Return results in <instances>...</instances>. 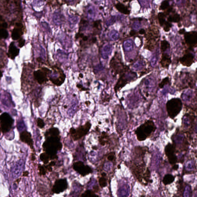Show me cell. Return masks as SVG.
<instances>
[{"label": "cell", "mask_w": 197, "mask_h": 197, "mask_svg": "<svg viewBox=\"0 0 197 197\" xmlns=\"http://www.w3.org/2000/svg\"><path fill=\"white\" fill-rule=\"evenodd\" d=\"M131 169L133 175L141 183L147 185L150 182L151 173L144 160L141 162V164L134 162Z\"/></svg>", "instance_id": "cell-1"}, {"label": "cell", "mask_w": 197, "mask_h": 197, "mask_svg": "<svg viewBox=\"0 0 197 197\" xmlns=\"http://www.w3.org/2000/svg\"><path fill=\"white\" fill-rule=\"evenodd\" d=\"M156 128L153 121L148 120L136 129L135 134L138 141H143L149 138L155 132Z\"/></svg>", "instance_id": "cell-2"}, {"label": "cell", "mask_w": 197, "mask_h": 197, "mask_svg": "<svg viewBox=\"0 0 197 197\" xmlns=\"http://www.w3.org/2000/svg\"><path fill=\"white\" fill-rule=\"evenodd\" d=\"M43 146L45 151L51 155L54 159L57 158V152L61 150L62 144L60 142L59 136H49Z\"/></svg>", "instance_id": "cell-3"}, {"label": "cell", "mask_w": 197, "mask_h": 197, "mask_svg": "<svg viewBox=\"0 0 197 197\" xmlns=\"http://www.w3.org/2000/svg\"><path fill=\"white\" fill-rule=\"evenodd\" d=\"M110 67L112 70V72L114 75L117 74L121 75L130 70L128 66H125L121 60L119 54L117 52L110 61Z\"/></svg>", "instance_id": "cell-4"}, {"label": "cell", "mask_w": 197, "mask_h": 197, "mask_svg": "<svg viewBox=\"0 0 197 197\" xmlns=\"http://www.w3.org/2000/svg\"><path fill=\"white\" fill-rule=\"evenodd\" d=\"M129 71L120 75V77L114 87V91L116 93L119 91L126 84L137 79L136 74L134 72Z\"/></svg>", "instance_id": "cell-5"}, {"label": "cell", "mask_w": 197, "mask_h": 197, "mask_svg": "<svg viewBox=\"0 0 197 197\" xmlns=\"http://www.w3.org/2000/svg\"><path fill=\"white\" fill-rule=\"evenodd\" d=\"M91 127V124L90 122L88 121L84 125L80 126L76 129L72 127L69 131V133L74 141H78L86 135L90 131Z\"/></svg>", "instance_id": "cell-6"}, {"label": "cell", "mask_w": 197, "mask_h": 197, "mask_svg": "<svg viewBox=\"0 0 197 197\" xmlns=\"http://www.w3.org/2000/svg\"><path fill=\"white\" fill-rule=\"evenodd\" d=\"M182 103L180 99L174 98L167 103L166 109L169 116L174 118L176 116L181 110Z\"/></svg>", "instance_id": "cell-7"}, {"label": "cell", "mask_w": 197, "mask_h": 197, "mask_svg": "<svg viewBox=\"0 0 197 197\" xmlns=\"http://www.w3.org/2000/svg\"><path fill=\"white\" fill-rule=\"evenodd\" d=\"M1 129L2 132L4 134L10 131L14 123V119L7 113H4L0 117Z\"/></svg>", "instance_id": "cell-8"}, {"label": "cell", "mask_w": 197, "mask_h": 197, "mask_svg": "<svg viewBox=\"0 0 197 197\" xmlns=\"http://www.w3.org/2000/svg\"><path fill=\"white\" fill-rule=\"evenodd\" d=\"M73 168L82 176H85L92 173V169L90 167L84 165L81 161L75 162L73 164Z\"/></svg>", "instance_id": "cell-9"}, {"label": "cell", "mask_w": 197, "mask_h": 197, "mask_svg": "<svg viewBox=\"0 0 197 197\" xmlns=\"http://www.w3.org/2000/svg\"><path fill=\"white\" fill-rule=\"evenodd\" d=\"M50 71L46 68H42L40 70L35 71L33 73L34 78L40 84L45 83L47 81V75Z\"/></svg>", "instance_id": "cell-10"}, {"label": "cell", "mask_w": 197, "mask_h": 197, "mask_svg": "<svg viewBox=\"0 0 197 197\" xmlns=\"http://www.w3.org/2000/svg\"><path fill=\"white\" fill-rule=\"evenodd\" d=\"M176 146L174 144L169 143L165 147V152L170 164H174L176 162L177 158L175 155Z\"/></svg>", "instance_id": "cell-11"}, {"label": "cell", "mask_w": 197, "mask_h": 197, "mask_svg": "<svg viewBox=\"0 0 197 197\" xmlns=\"http://www.w3.org/2000/svg\"><path fill=\"white\" fill-rule=\"evenodd\" d=\"M67 187L68 183L66 179H59L55 181L52 191L54 193L58 194L64 192Z\"/></svg>", "instance_id": "cell-12"}, {"label": "cell", "mask_w": 197, "mask_h": 197, "mask_svg": "<svg viewBox=\"0 0 197 197\" xmlns=\"http://www.w3.org/2000/svg\"><path fill=\"white\" fill-rule=\"evenodd\" d=\"M185 40L187 44L191 48L197 46V32L191 31L186 32L184 36Z\"/></svg>", "instance_id": "cell-13"}, {"label": "cell", "mask_w": 197, "mask_h": 197, "mask_svg": "<svg viewBox=\"0 0 197 197\" xmlns=\"http://www.w3.org/2000/svg\"><path fill=\"white\" fill-rule=\"evenodd\" d=\"M20 139L22 142L28 145L31 148V149H34L33 141L31 134L30 132L26 131H22L20 134Z\"/></svg>", "instance_id": "cell-14"}, {"label": "cell", "mask_w": 197, "mask_h": 197, "mask_svg": "<svg viewBox=\"0 0 197 197\" xmlns=\"http://www.w3.org/2000/svg\"><path fill=\"white\" fill-rule=\"evenodd\" d=\"M23 26L20 23H16L15 27L12 31V38L14 40H17L21 37L23 33Z\"/></svg>", "instance_id": "cell-15"}, {"label": "cell", "mask_w": 197, "mask_h": 197, "mask_svg": "<svg viewBox=\"0 0 197 197\" xmlns=\"http://www.w3.org/2000/svg\"><path fill=\"white\" fill-rule=\"evenodd\" d=\"M180 61L183 66L190 67L194 62V57L191 54L187 53L180 58Z\"/></svg>", "instance_id": "cell-16"}, {"label": "cell", "mask_w": 197, "mask_h": 197, "mask_svg": "<svg viewBox=\"0 0 197 197\" xmlns=\"http://www.w3.org/2000/svg\"><path fill=\"white\" fill-rule=\"evenodd\" d=\"M19 53V49L15 45L14 43V42L11 43L7 53L8 57L12 59H14L18 55Z\"/></svg>", "instance_id": "cell-17"}, {"label": "cell", "mask_w": 197, "mask_h": 197, "mask_svg": "<svg viewBox=\"0 0 197 197\" xmlns=\"http://www.w3.org/2000/svg\"><path fill=\"white\" fill-rule=\"evenodd\" d=\"M113 50V47L111 45H107L104 46L101 50V56L102 58L104 59H108L110 55L111 54Z\"/></svg>", "instance_id": "cell-18"}, {"label": "cell", "mask_w": 197, "mask_h": 197, "mask_svg": "<svg viewBox=\"0 0 197 197\" xmlns=\"http://www.w3.org/2000/svg\"><path fill=\"white\" fill-rule=\"evenodd\" d=\"M109 140V135L106 132H102L101 135L99 138V142L102 146H104L108 144Z\"/></svg>", "instance_id": "cell-19"}, {"label": "cell", "mask_w": 197, "mask_h": 197, "mask_svg": "<svg viewBox=\"0 0 197 197\" xmlns=\"http://www.w3.org/2000/svg\"><path fill=\"white\" fill-rule=\"evenodd\" d=\"M171 63L170 57L167 54H162L160 64L163 68L168 67Z\"/></svg>", "instance_id": "cell-20"}, {"label": "cell", "mask_w": 197, "mask_h": 197, "mask_svg": "<svg viewBox=\"0 0 197 197\" xmlns=\"http://www.w3.org/2000/svg\"><path fill=\"white\" fill-rule=\"evenodd\" d=\"M38 169L40 176H44L46 174L47 171L51 172L53 169L52 166L50 164L46 166L39 164Z\"/></svg>", "instance_id": "cell-21"}, {"label": "cell", "mask_w": 197, "mask_h": 197, "mask_svg": "<svg viewBox=\"0 0 197 197\" xmlns=\"http://www.w3.org/2000/svg\"><path fill=\"white\" fill-rule=\"evenodd\" d=\"M116 8L119 11L125 14H129L130 11H129L127 7L121 3H118L115 5Z\"/></svg>", "instance_id": "cell-22"}, {"label": "cell", "mask_w": 197, "mask_h": 197, "mask_svg": "<svg viewBox=\"0 0 197 197\" xmlns=\"http://www.w3.org/2000/svg\"><path fill=\"white\" fill-rule=\"evenodd\" d=\"M40 159L45 164H47L50 160L53 159L52 156L46 152L42 153L40 156Z\"/></svg>", "instance_id": "cell-23"}, {"label": "cell", "mask_w": 197, "mask_h": 197, "mask_svg": "<svg viewBox=\"0 0 197 197\" xmlns=\"http://www.w3.org/2000/svg\"><path fill=\"white\" fill-rule=\"evenodd\" d=\"M123 49L126 52H130L133 49V44L132 40H128L124 41L123 44Z\"/></svg>", "instance_id": "cell-24"}, {"label": "cell", "mask_w": 197, "mask_h": 197, "mask_svg": "<svg viewBox=\"0 0 197 197\" xmlns=\"http://www.w3.org/2000/svg\"><path fill=\"white\" fill-rule=\"evenodd\" d=\"M174 179L175 178L173 175L167 174L164 176L162 182L164 185H169L173 182Z\"/></svg>", "instance_id": "cell-25"}, {"label": "cell", "mask_w": 197, "mask_h": 197, "mask_svg": "<svg viewBox=\"0 0 197 197\" xmlns=\"http://www.w3.org/2000/svg\"><path fill=\"white\" fill-rule=\"evenodd\" d=\"M102 176L99 179V184L101 188H103L107 186V179L106 178V174L104 173L101 174Z\"/></svg>", "instance_id": "cell-26"}, {"label": "cell", "mask_w": 197, "mask_h": 197, "mask_svg": "<svg viewBox=\"0 0 197 197\" xmlns=\"http://www.w3.org/2000/svg\"><path fill=\"white\" fill-rule=\"evenodd\" d=\"M59 130L57 128H51L46 132L47 137L49 136H59Z\"/></svg>", "instance_id": "cell-27"}, {"label": "cell", "mask_w": 197, "mask_h": 197, "mask_svg": "<svg viewBox=\"0 0 197 197\" xmlns=\"http://www.w3.org/2000/svg\"><path fill=\"white\" fill-rule=\"evenodd\" d=\"M64 19L61 14L55 13L54 15L53 21L56 24H60L63 21Z\"/></svg>", "instance_id": "cell-28"}, {"label": "cell", "mask_w": 197, "mask_h": 197, "mask_svg": "<svg viewBox=\"0 0 197 197\" xmlns=\"http://www.w3.org/2000/svg\"><path fill=\"white\" fill-rule=\"evenodd\" d=\"M144 67V63L142 61H137L133 65V67L135 70H142Z\"/></svg>", "instance_id": "cell-29"}, {"label": "cell", "mask_w": 197, "mask_h": 197, "mask_svg": "<svg viewBox=\"0 0 197 197\" xmlns=\"http://www.w3.org/2000/svg\"><path fill=\"white\" fill-rule=\"evenodd\" d=\"M180 20V15L178 14H175L168 17L167 21L169 22H178Z\"/></svg>", "instance_id": "cell-30"}, {"label": "cell", "mask_w": 197, "mask_h": 197, "mask_svg": "<svg viewBox=\"0 0 197 197\" xmlns=\"http://www.w3.org/2000/svg\"><path fill=\"white\" fill-rule=\"evenodd\" d=\"M81 196L83 197H98V195L95 194V192L93 190H88L86 191L84 193H83Z\"/></svg>", "instance_id": "cell-31"}, {"label": "cell", "mask_w": 197, "mask_h": 197, "mask_svg": "<svg viewBox=\"0 0 197 197\" xmlns=\"http://www.w3.org/2000/svg\"><path fill=\"white\" fill-rule=\"evenodd\" d=\"M170 44L167 41L163 40L161 42V52H164L170 47Z\"/></svg>", "instance_id": "cell-32"}, {"label": "cell", "mask_w": 197, "mask_h": 197, "mask_svg": "<svg viewBox=\"0 0 197 197\" xmlns=\"http://www.w3.org/2000/svg\"><path fill=\"white\" fill-rule=\"evenodd\" d=\"M159 21V24L161 26H162L164 25L165 22V18L166 15L164 13L160 12L159 13L158 15Z\"/></svg>", "instance_id": "cell-33"}, {"label": "cell", "mask_w": 197, "mask_h": 197, "mask_svg": "<svg viewBox=\"0 0 197 197\" xmlns=\"http://www.w3.org/2000/svg\"><path fill=\"white\" fill-rule=\"evenodd\" d=\"M0 35H1V38L2 39H6L8 37V32L5 29L1 28V30H0Z\"/></svg>", "instance_id": "cell-34"}, {"label": "cell", "mask_w": 197, "mask_h": 197, "mask_svg": "<svg viewBox=\"0 0 197 197\" xmlns=\"http://www.w3.org/2000/svg\"><path fill=\"white\" fill-rule=\"evenodd\" d=\"M37 126L40 129H42L45 126L44 121L42 119L40 118H37Z\"/></svg>", "instance_id": "cell-35"}, {"label": "cell", "mask_w": 197, "mask_h": 197, "mask_svg": "<svg viewBox=\"0 0 197 197\" xmlns=\"http://www.w3.org/2000/svg\"><path fill=\"white\" fill-rule=\"evenodd\" d=\"M169 7V4L167 1H164L162 2L160 6L159 9L160 10H166L167 8H168Z\"/></svg>", "instance_id": "cell-36"}, {"label": "cell", "mask_w": 197, "mask_h": 197, "mask_svg": "<svg viewBox=\"0 0 197 197\" xmlns=\"http://www.w3.org/2000/svg\"><path fill=\"white\" fill-rule=\"evenodd\" d=\"M164 26V30L165 32L169 31L170 30V28L172 27V25L169 22L165 21Z\"/></svg>", "instance_id": "cell-37"}, {"label": "cell", "mask_w": 197, "mask_h": 197, "mask_svg": "<svg viewBox=\"0 0 197 197\" xmlns=\"http://www.w3.org/2000/svg\"><path fill=\"white\" fill-rule=\"evenodd\" d=\"M169 82V79L168 78H164L162 81L159 84V86L160 88L162 89L163 88L165 85L168 84Z\"/></svg>", "instance_id": "cell-38"}, {"label": "cell", "mask_w": 197, "mask_h": 197, "mask_svg": "<svg viewBox=\"0 0 197 197\" xmlns=\"http://www.w3.org/2000/svg\"><path fill=\"white\" fill-rule=\"evenodd\" d=\"M107 159L110 161H114L115 159V152H111L109 154L107 157Z\"/></svg>", "instance_id": "cell-39"}, {"label": "cell", "mask_w": 197, "mask_h": 197, "mask_svg": "<svg viewBox=\"0 0 197 197\" xmlns=\"http://www.w3.org/2000/svg\"><path fill=\"white\" fill-rule=\"evenodd\" d=\"M100 22H101V21H100V20L95 22H94V27L98 29V30H100L101 29V25Z\"/></svg>", "instance_id": "cell-40"}, {"label": "cell", "mask_w": 197, "mask_h": 197, "mask_svg": "<svg viewBox=\"0 0 197 197\" xmlns=\"http://www.w3.org/2000/svg\"><path fill=\"white\" fill-rule=\"evenodd\" d=\"M25 43V40L24 39L22 38L20 39L19 41V47H22L24 45Z\"/></svg>", "instance_id": "cell-41"}, {"label": "cell", "mask_w": 197, "mask_h": 197, "mask_svg": "<svg viewBox=\"0 0 197 197\" xmlns=\"http://www.w3.org/2000/svg\"><path fill=\"white\" fill-rule=\"evenodd\" d=\"M167 11L164 13L166 15L169 14V13L170 12H171V11H172V7H168V8H167Z\"/></svg>", "instance_id": "cell-42"}, {"label": "cell", "mask_w": 197, "mask_h": 197, "mask_svg": "<svg viewBox=\"0 0 197 197\" xmlns=\"http://www.w3.org/2000/svg\"><path fill=\"white\" fill-rule=\"evenodd\" d=\"M7 27V24L6 22H4L2 23L1 25V28H2L6 29Z\"/></svg>", "instance_id": "cell-43"}, {"label": "cell", "mask_w": 197, "mask_h": 197, "mask_svg": "<svg viewBox=\"0 0 197 197\" xmlns=\"http://www.w3.org/2000/svg\"><path fill=\"white\" fill-rule=\"evenodd\" d=\"M31 159L32 161H35V160H36V157H35V153H34V152H33V153H31Z\"/></svg>", "instance_id": "cell-44"}, {"label": "cell", "mask_w": 197, "mask_h": 197, "mask_svg": "<svg viewBox=\"0 0 197 197\" xmlns=\"http://www.w3.org/2000/svg\"><path fill=\"white\" fill-rule=\"evenodd\" d=\"M29 174V173L28 171H25L23 172V174H22V176L23 177H28V176Z\"/></svg>", "instance_id": "cell-45"}, {"label": "cell", "mask_w": 197, "mask_h": 197, "mask_svg": "<svg viewBox=\"0 0 197 197\" xmlns=\"http://www.w3.org/2000/svg\"><path fill=\"white\" fill-rule=\"evenodd\" d=\"M93 190L95 192V193L98 192L99 191V187L98 186H95L93 188Z\"/></svg>", "instance_id": "cell-46"}, {"label": "cell", "mask_w": 197, "mask_h": 197, "mask_svg": "<svg viewBox=\"0 0 197 197\" xmlns=\"http://www.w3.org/2000/svg\"><path fill=\"white\" fill-rule=\"evenodd\" d=\"M185 30L184 29H180V30H179V34H184V33H185Z\"/></svg>", "instance_id": "cell-47"}, {"label": "cell", "mask_w": 197, "mask_h": 197, "mask_svg": "<svg viewBox=\"0 0 197 197\" xmlns=\"http://www.w3.org/2000/svg\"><path fill=\"white\" fill-rule=\"evenodd\" d=\"M145 32V30L144 29H141L139 32V33L141 34H144Z\"/></svg>", "instance_id": "cell-48"}, {"label": "cell", "mask_w": 197, "mask_h": 197, "mask_svg": "<svg viewBox=\"0 0 197 197\" xmlns=\"http://www.w3.org/2000/svg\"><path fill=\"white\" fill-rule=\"evenodd\" d=\"M178 167H179V166L177 165H174L173 167V169L174 170H177L178 169Z\"/></svg>", "instance_id": "cell-49"}, {"label": "cell", "mask_w": 197, "mask_h": 197, "mask_svg": "<svg viewBox=\"0 0 197 197\" xmlns=\"http://www.w3.org/2000/svg\"><path fill=\"white\" fill-rule=\"evenodd\" d=\"M130 35L131 36H133L135 34V32L134 31H131L130 33Z\"/></svg>", "instance_id": "cell-50"}, {"label": "cell", "mask_w": 197, "mask_h": 197, "mask_svg": "<svg viewBox=\"0 0 197 197\" xmlns=\"http://www.w3.org/2000/svg\"><path fill=\"white\" fill-rule=\"evenodd\" d=\"M49 164L51 166H54L55 165V162L54 161H52Z\"/></svg>", "instance_id": "cell-51"}, {"label": "cell", "mask_w": 197, "mask_h": 197, "mask_svg": "<svg viewBox=\"0 0 197 197\" xmlns=\"http://www.w3.org/2000/svg\"><path fill=\"white\" fill-rule=\"evenodd\" d=\"M21 180V178H19V179H18L16 180V181H15V183H17L18 184H19V183L20 182Z\"/></svg>", "instance_id": "cell-52"}, {"label": "cell", "mask_w": 197, "mask_h": 197, "mask_svg": "<svg viewBox=\"0 0 197 197\" xmlns=\"http://www.w3.org/2000/svg\"><path fill=\"white\" fill-rule=\"evenodd\" d=\"M79 76H80V78H82L83 77V75L82 74H80L79 75Z\"/></svg>", "instance_id": "cell-53"}, {"label": "cell", "mask_w": 197, "mask_h": 197, "mask_svg": "<svg viewBox=\"0 0 197 197\" xmlns=\"http://www.w3.org/2000/svg\"><path fill=\"white\" fill-rule=\"evenodd\" d=\"M66 1H67L68 2H72V1H73V0H66Z\"/></svg>", "instance_id": "cell-54"}, {"label": "cell", "mask_w": 197, "mask_h": 197, "mask_svg": "<svg viewBox=\"0 0 197 197\" xmlns=\"http://www.w3.org/2000/svg\"><path fill=\"white\" fill-rule=\"evenodd\" d=\"M102 8H103L102 7H100V9H102Z\"/></svg>", "instance_id": "cell-55"}, {"label": "cell", "mask_w": 197, "mask_h": 197, "mask_svg": "<svg viewBox=\"0 0 197 197\" xmlns=\"http://www.w3.org/2000/svg\"><path fill=\"white\" fill-rule=\"evenodd\" d=\"M166 1H172V0H166Z\"/></svg>", "instance_id": "cell-56"}]
</instances>
